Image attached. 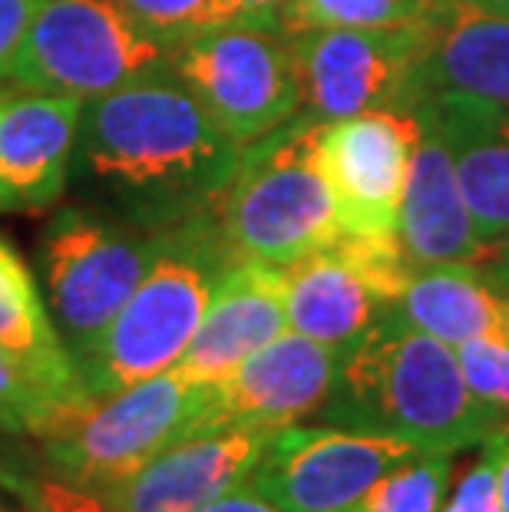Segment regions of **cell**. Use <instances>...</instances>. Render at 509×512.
<instances>
[{
    "label": "cell",
    "mask_w": 509,
    "mask_h": 512,
    "mask_svg": "<svg viewBox=\"0 0 509 512\" xmlns=\"http://www.w3.org/2000/svg\"><path fill=\"white\" fill-rule=\"evenodd\" d=\"M242 146L162 70L83 103L70 185L80 205L143 232L219 209Z\"/></svg>",
    "instance_id": "1"
},
{
    "label": "cell",
    "mask_w": 509,
    "mask_h": 512,
    "mask_svg": "<svg viewBox=\"0 0 509 512\" xmlns=\"http://www.w3.org/2000/svg\"><path fill=\"white\" fill-rule=\"evenodd\" d=\"M321 423L457 453L493 437L496 420L470 394L450 344L387 308L341 354Z\"/></svg>",
    "instance_id": "2"
},
{
    "label": "cell",
    "mask_w": 509,
    "mask_h": 512,
    "mask_svg": "<svg viewBox=\"0 0 509 512\" xmlns=\"http://www.w3.org/2000/svg\"><path fill=\"white\" fill-rule=\"evenodd\" d=\"M235 261L215 212L192 215L159 232L153 265L96 351L77 367L86 394H116L176 367L199 331L215 285Z\"/></svg>",
    "instance_id": "3"
},
{
    "label": "cell",
    "mask_w": 509,
    "mask_h": 512,
    "mask_svg": "<svg viewBox=\"0 0 509 512\" xmlns=\"http://www.w3.org/2000/svg\"><path fill=\"white\" fill-rule=\"evenodd\" d=\"M225 245L238 261L288 268L341 235V212L321 159V123L305 113L242 146L222 192Z\"/></svg>",
    "instance_id": "4"
},
{
    "label": "cell",
    "mask_w": 509,
    "mask_h": 512,
    "mask_svg": "<svg viewBox=\"0 0 509 512\" xmlns=\"http://www.w3.org/2000/svg\"><path fill=\"white\" fill-rule=\"evenodd\" d=\"M205 407L209 387L166 370L116 394L67 403L30 440L53 473L100 489L139 470L169 443L196 433Z\"/></svg>",
    "instance_id": "5"
},
{
    "label": "cell",
    "mask_w": 509,
    "mask_h": 512,
    "mask_svg": "<svg viewBox=\"0 0 509 512\" xmlns=\"http://www.w3.org/2000/svg\"><path fill=\"white\" fill-rule=\"evenodd\" d=\"M156 245L159 232H143L80 202L57 209L43 225L37 242L43 298L77 367L139 288Z\"/></svg>",
    "instance_id": "6"
},
{
    "label": "cell",
    "mask_w": 509,
    "mask_h": 512,
    "mask_svg": "<svg viewBox=\"0 0 509 512\" xmlns=\"http://www.w3.org/2000/svg\"><path fill=\"white\" fill-rule=\"evenodd\" d=\"M169 67L172 50L119 0H40L7 86L86 103Z\"/></svg>",
    "instance_id": "7"
},
{
    "label": "cell",
    "mask_w": 509,
    "mask_h": 512,
    "mask_svg": "<svg viewBox=\"0 0 509 512\" xmlns=\"http://www.w3.org/2000/svg\"><path fill=\"white\" fill-rule=\"evenodd\" d=\"M172 73L199 96L238 146H248L301 110L295 40L278 27L222 24L172 53Z\"/></svg>",
    "instance_id": "8"
},
{
    "label": "cell",
    "mask_w": 509,
    "mask_h": 512,
    "mask_svg": "<svg viewBox=\"0 0 509 512\" xmlns=\"http://www.w3.org/2000/svg\"><path fill=\"white\" fill-rule=\"evenodd\" d=\"M295 40L301 110L318 123L367 110H400L430 43V14L397 27L308 30Z\"/></svg>",
    "instance_id": "9"
},
{
    "label": "cell",
    "mask_w": 509,
    "mask_h": 512,
    "mask_svg": "<svg viewBox=\"0 0 509 512\" xmlns=\"http://www.w3.org/2000/svg\"><path fill=\"white\" fill-rule=\"evenodd\" d=\"M420 453L391 437L341 427H281L268 437L248 486L281 512H348L387 470Z\"/></svg>",
    "instance_id": "10"
},
{
    "label": "cell",
    "mask_w": 509,
    "mask_h": 512,
    "mask_svg": "<svg viewBox=\"0 0 509 512\" xmlns=\"http://www.w3.org/2000/svg\"><path fill=\"white\" fill-rule=\"evenodd\" d=\"M417 152V119L367 110L321 123V159L341 212V232L397 242V219Z\"/></svg>",
    "instance_id": "11"
},
{
    "label": "cell",
    "mask_w": 509,
    "mask_h": 512,
    "mask_svg": "<svg viewBox=\"0 0 509 512\" xmlns=\"http://www.w3.org/2000/svg\"><path fill=\"white\" fill-rule=\"evenodd\" d=\"M272 433L262 427L196 430L93 493L113 512H202L245 483Z\"/></svg>",
    "instance_id": "12"
},
{
    "label": "cell",
    "mask_w": 509,
    "mask_h": 512,
    "mask_svg": "<svg viewBox=\"0 0 509 512\" xmlns=\"http://www.w3.org/2000/svg\"><path fill=\"white\" fill-rule=\"evenodd\" d=\"M341 354L298 331H281L275 341L209 387V407L199 430L215 427H262L281 430L311 417L331 394Z\"/></svg>",
    "instance_id": "13"
},
{
    "label": "cell",
    "mask_w": 509,
    "mask_h": 512,
    "mask_svg": "<svg viewBox=\"0 0 509 512\" xmlns=\"http://www.w3.org/2000/svg\"><path fill=\"white\" fill-rule=\"evenodd\" d=\"M83 100L10 90L0 96V212L60 202L70 185Z\"/></svg>",
    "instance_id": "14"
},
{
    "label": "cell",
    "mask_w": 509,
    "mask_h": 512,
    "mask_svg": "<svg viewBox=\"0 0 509 512\" xmlns=\"http://www.w3.org/2000/svg\"><path fill=\"white\" fill-rule=\"evenodd\" d=\"M410 110L427 113L437 126L476 238L493 261L509 245V106L460 93H430Z\"/></svg>",
    "instance_id": "15"
},
{
    "label": "cell",
    "mask_w": 509,
    "mask_h": 512,
    "mask_svg": "<svg viewBox=\"0 0 509 512\" xmlns=\"http://www.w3.org/2000/svg\"><path fill=\"white\" fill-rule=\"evenodd\" d=\"M285 328L288 318L281 268L235 261L215 285L199 331L192 334L189 347L172 370L189 384L215 387Z\"/></svg>",
    "instance_id": "16"
},
{
    "label": "cell",
    "mask_w": 509,
    "mask_h": 512,
    "mask_svg": "<svg viewBox=\"0 0 509 512\" xmlns=\"http://www.w3.org/2000/svg\"><path fill=\"white\" fill-rule=\"evenodd\" d=\"M410 116L417 119V152L397 219V242L404 248V258L414 268L490 265V252L476 238L457 169L437 126L420 110H410Z\"/></svg>",
    "instance_id": "17"
},
{
    "label": "cell",
    "mask_w": 509,
    "mask_h": 512,
    "mask_svg": "<svg viewBox=\"0 0 509 512\" xmlns=\"http://www.w3.org/2000/svg\"><path fill=\"white\" fill-rule=\"evenodd\" d=\"M288 328L344 354L391 308L374 275L338 235L331 245L281 268Z\"/></svg>",
    "instance_id": "18"
},
{
    "label": "cell",
    "mask_w": 509,
    "mask_h": 512,
    "mask_svg": "<svg viewBox=\"0 0 509 512\" xmlns=\"http://www.w3.org/2000/svg\"><path fill=\"white\" fill-rule=\"evenodd\" d=\"M430 93L509 106V17L476 4L433 10L427 53L410 76L400 113Z\"/></svg>",
    "instance_id": "19"
},
{
    "label": "cell",
    "mask_w": 509,
    "mask_h": 512,
    "mask_svg": "<svg viewBox=\"0 0 509 512\" xmlns=\"http://www.w3.org/2000/svg\"><path fill=\"white\" fill-rule=\"evenodd\" d=\"M391 308L450 347L476 337L509 341V294L486 265L414 268Z\"/></svg>",
    "instance_id": "20"
},
{
    "label": "cell",
    "mask_w": 509,
    "mask_h": 512,
    "mask_svg": "<svg viewBox=\"0 0 509 512\" xmlns=\"http://www.w3.org/2000/svg\"><path fill=\"white\" fill-rule=\"evenodd\" d=\"M0 357L60 400L90 397L24 255L0 235Z\"/></svg>",
    "instance_id": "21"
},
{
    "label": "cell",
    "mask_w": 509,
    "mask_h": 512,
    "mask_svg": "<svg viewBox=\"0 0 509 512\" xmlns=\"http://www.w3.org/2000/svg\"><path fill=\"white\" fill-rule=\"evenodd\" d=\"M0 489L27 512H113L93 489L53 473L37 450L0 440Z\"/></svg>",
    "instance_id": "22"
},
{
    "label": "cell",
    "mask_w": 509,
    "mask_h": 512,
    "mask_svg": "<svg viewBox=\"0 0 509 512\" xmlns=\"http://www.w3.org/2000/svg\"><path fill=\"white\" fill-rule=\"evenodd\" d=\"M450 470V453L420 450L387 470L348 512H440Z\"/></svg>",
    "instance_id": "23"
},
{
    "label": "cell",
    "mask_w": 509,
    "mask_h": 512,
    "mask_svg": "<svg viewBox=\"0 0 509 512\" xmlns=\"http://www.w3.org/2000/svg\"><path fill=\"white\" fill-rule=\"evenodd\" d=\"M427 14L424 0H288L278 14V30L298 37L308 30L397 27Z\"/></svg>",
    "instance_id": "24"
},
{
    "label": "cell",
    "mask_w": 509,
    "mask_h": 512,
    "mask_svg": "<svg viewBox=\"0 0 509 512\" xmlns=\"http://www.w3.org/2000/svg\"><path fill=\"white\" fill-rule=\"evenodd\" d=\"M457 351V361L470 394L496 420V430L509 433V341L503 337H476Z\"/></svg>",
    "instance_id": "25"
},
{
    "label": "cell",
    "mask_w": 509,
    "mask_h": 512,
    "mask_svg": "<svg viewBox=\"0 0 509 512\" xmlns=\"http://www.w3.org/2000/svg\"><path fill=\"white\" fill-rule=\"evenodd\" d=\"M83 400V397H80ZM73 400L53 397L34 377L14 367L7 357H0V430L14 437H34L53 420V413L63 410Z\"/></svg>",
    "instance_id": "26"
},
{
    "label": "cell",
    "mask_w": 509,
    "mask_h": 512,
    "mask_svg": "<svg viewBox=\"0 0 509 512\" xmlns=\"http://www.w3.org/2000/svg\"><path fill=\"white\" fill-rule=\"evenodd\" d=\"M119 4L172 53L212 27V0H119Z\"/></svg>",
    "instance_id": "27"
},
{
    "label": "cell",
    "mask_w": 509,
    "mask_h": 512,
    "mask_svg": "<svg viewBox=\"0 0 509 512\" xmlns=\"http://www.w3.org/2000/svg\"><path fill=\"white\" fill-rule=\"evenodd\" d=\"M503 433H493L480 443V460L457 479L450 496H443L440 512H503L496 489V460H500Z\"/></svg>",
    "instance_id": "28"
},
{
    "label": "cell",
    "mask_w": 509,
    "mask_h": 512,
    "mask_svg": "<svg viewBox=\"0 0 509 512\" xmlns=\"http://www.w3.org/2000/svg\"><path fill=\"white\" fill-rule=\"evenodd\" d=\"M40 0H0V83L7 86L10 63H14L27 27L34 20Z\"/></svg>",
    "instance_id": "29"
},
{
    "label": "cell",
    "mask_w": 509,
    "mask_h": 512,
    "mask_svg": "<svg viewBox=\"0 0 509 512\" xmlns=\"http://www.w3.org/2000/svg\"><path fill=\"white\" fill-rule=\"evenodd\" d=\"M288 0H212V27L222 24H255L278 27V14Z\"/></svg>",
    "instance_id": "30"
},
{
    "label": "cell",
    "mask_w": 509,
    "mask_h": 512,
    "mask_svg": "<svg viewBox=\"0 0 509 512\" xmlns=\"http://www.w3.org/2000/svg\"><path fill=\"white\" fill-rule=\"evenodd\" d=\"M202 512H281V509L268 503L262 493H255V489L248 486V479H245V483L232 486L229 493H222L215 503H209Z\"/></svg>",
    "instance_id": "31"
},
{
    "label": "cell",
    "mask_w": 509,
    "mask_h": 512,
    "mask_svg": "<svg viewBox=\"0 0 509 512\" xmlns=\"http://www.w3.org/2000/svg\"><path fill=\"white\" fill-rule=\"evenodd\" d=\"M496 489H500V506L509 512V433L500 440V460H496Z\"/></svg>",
    "instance_id": "32"
},
{
    "label": "cell",
    "mask_w": 509,
    "mask_h": 512,
    "mask_svg": "<svg viewBox=\"0 0 509 512\" xmlns=\"http://www.w3.org/2000/svg\"><path fill=\"white\" fill-rule=\"evenodd\" d=\"M486 268L493 271V278L500 281V288H503V291L509 294V245H506L503 252L496 255V258H493V261H490V265H486Z\"/></svg>",
    "instance_id": "33"
},
{
    "label": "cell",
    "mask_w": 509,
    "mask_h": 512,
    "mask_svg": "<svg viewBox=\"0 0 509 512\" xmlns=\"http://www.w3.org/2000/svg\"><path fill=\"white\" fill-rule=\"evenodd\" d=\"M467 4H476V7L490 10V14H503V17H509V0H467Z\"/></svg>",
    "instance_id": "34"
},
{
    "label": "cell",
    "mask_w": 509,
    "mask_h": 512,
    "mask_svg": "<svg viewBox=\"0 0 509 512\" xmlns=\"http://www.w3.org/2000/svg\"><path fill=\"white\" fill-rule=\"evenodd\" d=\"M424 4H427V10L433 14V10H447L453 4H467V0H424Z\"/></svg>",
    "instance_id": "35"
},
{
    "label": "cell",
    "mask_w": 509,
    "mask_h": 512,
    "mask_svg": "<svg viewBox=\"0 0 509 512\" xmlns=\"http://www.w3.org/2000/svg\"><path fill=\"white\" fill-rule=\"evenodd\" d=\"M0 512H27V509H24V506H20V509H14V506H7V503H4V496H0Z\"/></svg>",
    "instance_id": "36"
}]
</instances>
